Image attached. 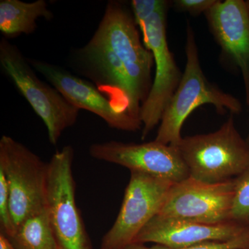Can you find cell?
Listing matches in <instances>:
<instances>
[{
  "label": "cell",
  "instance_id": "7402d4cb",
  "mask_svg": "<svg viewBox=\"0 0 249 249\" xmlns=\"http://www.w3.org/2000/svg\"><path fill=\"white\" fill-rule=\"evenodd\" d=\"M247 142H248L249 143V133L248 137H247Z\"/></svg>",
  "mask_w": 249,
  "mask_h": 249
},
{
  "label": "cell",
  "instance_id": "8992f818",
  "mask_svg": "<svg viewBox=\"0 0 249 249\" xmlns=\"http://www.w3.org/2000/svg\"><path fill=\"white\" fill-rule=\"evenodd\" d=\"M47 165L9 136L0 139V170L9 185L11 211L16 227L45 209Z\"/></svg>",
  "mask_w": 249,
  "mask_h": 249
},
{
  "label": "cell",
  "instance_id": "ac0fdd59",
  "mask_svg": "<svg viewBox=\"0 0 249 249\" xmlns=\"http://www.w3.org/2000/svg\"><path fill=\"white\" fill-rule=\"evenodd\" d=\"M0 232L10 237L16 230L11 211V198L7 180L0 170Z\"/></svg>",
  "mask_w": 249,
  "mask_h": 249
},
{
  "label": "cell",
  "instance_id": "52a82bcc",
  "mask_svg": "<svg viewBox=\"0 0 249 249\" xmlns=\"http://www.w3.org/2000/svg\"><path fill=\"white\" fill-rule=\"evenodd\" d=\"M130 174L120 211L99 249H125L133 244L139 232L160 213L175 184L146 174Z\"/></svg>",
  "mask_w": 249,
  "mask_h": 249
},
{
  "label": "cell",
  "instance_id": "d6986e66",
  "mask_svg": "<svg viewBox=\"0 0 249 249\" xmlns=\"http://www.w3.org/2000/svg\"><path fill=\"white\" fill-rule=\"evenodd\" d=\"M170 2L165 0H132V16L137 27H142L156 14L168 9Z\"/></svg>",
  "mask_w": 249,
  "mask_h": 249
},
{
  "label": "cell",
  "instance_id": "4fadbf2b",
  "mask_svg": "<svg viewBox=\"0 0 249 249\" xmlns=\"http://www.w3.org/2000/svg\"><path fill=\"white\" fill-rule=\"evenodd\" d=\"M249 230V227L233 220L206 224L157 214L139 232L134 243L182 248L204 242L233 240Z\"/></svg>",
  "mask_w": 249,
  "mask_h": 249
},
{
  "label": "cell",
  "instance_id": "30bf717a",
  "mask_svg": "<svg viewBox=\"0 0 249 249\" xmlns=\"http://www.w3.org/2000/svg\"><path fill=\"white\" fill-rule=\"evenodd\" d=\"M234 178L208 183L190 177L175 183L158 214L206 224L232 220Z\"/></svg>",
  "mask_w": 249,
  "mask_h": 249
},
{
  "label": "cell",
  "instance_id": "3957f363",
  "mask_svg": "<svg viewBox=\"0 0 249 249\" xmlns=\"http://www.w3.org/2000/svg\"><path fill=\"white\" fill-rule=\"evenodd\" d=\"M73 148L55 152L47 165L45 211L58 249H93L76 201Z\"/></svg>",
  "mask_w": 249,
  "mask_h": 249
},
{
  "label": "cell",
  "instance_id": "9a60e30c",
  "mask_svg": "<svg viewBox=\"0 0 249 249\" xmlns=\"http://www.w3.org/2000/svg\"><path fill=\"white\" fill-rule=\"evenodd\" d=\"M6 237L15 249H58L45 209L28 217Z\"/></svg>",
  "mask_w": 249,
  "mask_h": 249
},
{
  "label": "cell",
  "instance_id": "7c38bea8",
  "mask_svg": "<svg viewBox=\"0 0 249 249\" xmlns=\"http://www.w3.org/2000/svg\"><path fill=\"white\" fill-rule=\"evenodd\" d=\"M204 15L223 56L241 72L249 106V0H217Z\"/></svg>",
  "mask_w": 249,
  "mask_h": 249
},
{
  "label": "cell",
  "instance_id": "ba28073f",
  "mask_svg": "<svg viewBox=\"0 0 249 249\" xmlns=\"http://www.w3.org/2000/svg\"><path fill=\"white\" fill-rule=\"evenodd\" d=\"M167 11L168 9L163 10L154 15L139 28L144 45L153 55L155 70L151 89L141 107L142 139L160 124L183 74L168 46Z\"/></svg>",
  "mask_w": 249,
  "mask_h": 249
},
{
  "label": "cell",
  "instance_id": "6da1fadb",
  "mask_svg": "<svg viewBox=\"0 0 249 249\" xmlns=\"http://www.w3.org/2000/svg\"><path fill=\"white\" fill-rule=\"evenodd\" d=\"M186 66L181 81L162 116L155 140L178 146L183 138V124L196 108L204 105L214 106L219 114L242 110L240 101L215 86L206 78L199 61V51L193 28L187 27Z\"/></svg>",
  "mask_w": 249,
  "mask_h": 249
},
{
  "label": "cell",
  "instance_id": "44dd1931",
  "mask_svg": "<svg viewBox=\"0 0 249 249\" xmlns=\"http://www.w3.org/2000/svg\"><path fill=\"white\" fill-rule=\"evenodd\" d=\"M0 249H15L6 236L0 232Z\"/></svg>",
  "mask_w": 249,
  "mask_h": 249
},
{
  "label": "cell",
  "instance_id": "8fae6325",
  "mask_svg": "<svg viewBox=\"0 0 249 249\" xmlns=\"http://www.w3.org/2000/svg\"><path fill=\"white\" fill-rule=\"evenodd\" d=\"M28 60L74 107L96 114L112 128L127 132L142 129V124L121 112L106 95L89 82L53 64L34 59Z\"/></svg>",
  "mask_w": 249,
  "mask_h": 249
},
{
  "label": "cell",
  "instance_id": "277c9868",
  "mask_svg": "<svg viewBox=\"0 0 249 249\" xmlns=\"http://www.w3.org/2000/svg\"><path fill=\"white\" fill-rule=\"evenodd\" d=\"M0 65L45 124L49 142H58L65 129L76 124L80 109L36 74L28 59L7 39L0 41Z\"/></svg>",
  "mask_w": 249,
  "mask_h": 249
},
{
  "label": "cell",
  "instance_id": "9c48e42d",
  "mask_svg": "<svg viewBox=\"0 0 249 249\" xmlns=\"http://www.w3.org/2000/svg\"><path fill=\"white\" fill-rule=\"evenodd\" d=\"M89 154L96 160L173 183L190 178L188 167L178 147L156 140L142 143L116 141L95 143L90 146Z\"/></svg>",
  "mask_w": 249,
  "mask_h": 249
},
{
  "label": "cell",
  "instance_id": "5b68a950",
  "mask_svg": "<svg viewBox=\"0 0 249 249\" xmlns=\"http://www.w3.org/2000/svg\"><path fill=\"white\" fill-rule=\"evenodd\" d=\"M140 30L129 10L121 3L109 1L95 35L109 46L124 64L141 109L152 88V52L144 45Z\"/></svg>",
  "mask_w": 249,
  "mask_h": 249
},
{
  "label": "cell",
  "instance_id": "ffe728a7",
  "mask_svg": "<svg viewBox=\"0 0 249 249\" xmlns=\"http://www.w3.org/2000/svg\"><path fill=\"white\" fill-rule=\"evenodd\" d=\"M217 1V0H175L173 5L177 11L197 16L206 14Z\"/></svg>",
  "mask_w": 249,
  "mask_h": 249
},
{
  "label": "cell",
  "instance_id": "2e32d148",
  "mask_svg": "<svg viewBox=\"0 0 249 249\" xmlns=\"http://www.w3.org/2000/svg\"><path fill=\"white\" fill-rule=\"evenodd\" d=\"M235 179L232 220L249 227V164Z\"/></svg>",
  "mask_w": 249,
  "mask_h": 249
},
{
  "label": "cell",
  "instance_id": "5bb4252c",
  "mask_svg": "<svg viewBox=\"0 0 249 249\" xmlns=\"http://www.w3.org/2000/svg\"><path fill=\"white\" fill-rule=\"evenodd\" d=\"M53 19L45 0L24 2L19 0L0 1V31L6 37H14L21 34H30L37 27V19Z\"/></svg>",
  "mask_w": 249,
  "mask_h": 249
},
{
  "label": "cell",
  "instance_id": "7a4b0ae2",
  "mask_svg": "<svg viewBox=\"0 0 249 249\" xmlns=\"http://www.w3.org/2000/svg\"><path fill=\"white\" fill-rule=\"evenodd\" d=\"M177 147L190 177L202 182L232 179L249 164V143L236 128L232 115L217 130L183 137Z\"/></svg>",
  "mask_w": 249,
  "mask_h": 249
},
{
  "label": "cell",
  "instance_id": "e0dca14e",
  "mask_svg": "<svg viewBox=\"0 0 249 249\" xmlns=\"http://www.w3.org/2000/svg\"><path fill=\"white\" fill-rule=\"evenodd\" d=\"M125 249H249V230L233 240L223 242H204L182 248H168L157 245L147 247L143 244L134 243Z\"/></svg>",
  "mask_w": 249,
  "mask_h": 249
}]
</instances>
